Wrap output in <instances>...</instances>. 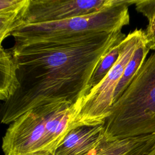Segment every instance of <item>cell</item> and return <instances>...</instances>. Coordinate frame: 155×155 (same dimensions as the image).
I'll return each mask as SVG.
<instances>
[{
  "label": "cell",
  "mask_w": 155,
  "mask_h": 155,
  "mask_svg": "<svg viewBox=\"0 0 155 155\" xmlns=\"http://www.w3.org/2000/svg\"><path fill=\"white\" fill-rule=\"evenodd\" d=\"M30 0H0V44L25 25Z\"/></svg>",
  "instance_id": "obj_9"
},
{
  "label": "cell",
  "mask_w": 155,
  "mask_h": 155,
  "mask_svg": "<svg viewBox=\"0 0 155 155\" xmlns=\"http://www.w3.org/2000/svg\"><path fill=\"white\" fill-rule=\"evenodd\" d=\"M74 104L61 100L34 107L17 118L2 137L4 155H54L73 124Z\"/></svg>",
  "instance_id": "obj_2"
},
{
  "label": "cell",
  "mask_w": 155,
  "mask_h": 155,
  "mask_svg": "<svg viewBox=\"0 0 155 155\" xmlns=\"http://www.w3.org/2000/svg\"><path fill=\"white\" fill-rule=\"evenodd\" d=\"M136 0H119L100 12L67 20L26 24L12 33L15 42L71 37L77 35L122 31L129 24L128 7Z\"/></svg>",
  "instance_id": "obj_4"
},
{
  "label": "cell",
  "mask_w": 155,
  "mask_h": 155,
  "mask_svg": "<svg viewBox=\"0 0 155 155\" xmlns=\"http://www.w3.org/2000/svg\"><path fill=\"white\" fill-rule=\"evenodd\" d=\"M105 124L85 125L72 129L54 155H84L96 147L105 137Z\"/></svg>",
  "instance_id": "obj_7"
},
{
  "label": "cell",
  "mask_w": 155,
  "mask_h": 155,
  "mask_svg": "<svg viewBox=\"0 0 155 155\" xmlns=\"http://www.w3.org/2000/svg\"><path fill=\"white\" fill-rule=\"evenodd\" d=\"M104 126L109 140L155 133V51L113 104Z\"/></svg>",
  "instance_id": "obj_3"
},
{
  "label": "cell",
  "mask_w": 155,
  "mask_h": 155,
  "mask_svg": "<svg viewBox=\"0 0 155 155\" xmlns=\"http://www.w3.org/2000/svg\"><path fill=\"white\" fill-rule=\"evenodd\" d=\"M143 36L142 29L128 33L121 43L118 59L110 71L99 84L74 104L75 127L105 124L111 113L117 84Z\"/></svg>",
  "instance_id": "obj_5"
},
{
  "label": "cell",
  "mask_w": 155,
  "mask_h": 155,
  "mask_svg": "<svg viewBox=\"0 0 155 155\" xmlns=\"http://www.w3.org/2000/svg\"><path fill=\"white\" fill-rule=\"evenodd\" d=\"M149 51L150 49L147 45L144 36L139 42L133 56L125 67L122 76L117 84L114 93V103L122 96L136 76L145 61Z\"/></svg>",
  "instance_id": "obj_11"
},
{
  "label": "cell",
  "mask_w": 155,
  "mask_h": 155,
  "mask_svg": "<svg viewBox=\"0 0 155 155\" xmlns=\"http://www.w3.org/2000/svg\"><path fill=\"white\" fill-rule=\"evenodd\" d=\"M126 37L122 31L15 42L10 49L20 87L1 107L10 124L29 110L53 101L83 97L98 64Z\"/></svg>",
  "instance_id": "obj_1"
},
{
  "label": "cell",
  "mask_w": 155,
  "mask_h": 155,
  "mask_svg": "<svg viewBox=\"0 0 155 155\" xmlns=\"http://www.w3.org/2000/svg\"><path fill=\"white\" fill-rule=\"evenodd\" d=\"M17 65L10 49L0 47V99L5 102L20 87Z\"/></svg>",
  "instance_id": "obj_10"
},
{
  "label": "cell",
  "mask_w": 155,
  "mask_h": 155,
  "mask_svg": "<svg viewBox=\"0 0 155 155\" xmlns=\"http://www.w3.org/2000/svg\"><path fill=\"white\" fill-rule=\"evenodd\" d=\"M144 36L147 47L155 51V12L148 19V24L144 30Z\"/></svg>",
  "instance_id": "obj_13"
},
{
  "label": "cell",
  "mask_w": 155,
  "mask_h": 155,
  "mask_svg": "<svg viewBox=\"0 0 155 155\" xmlns=\"http://www.w3.org/2000/svg\"><path fill=\"white\" fill-rule=\"evenodd\" d=\"M143 155H155V145L150 151L143 154Z\"/></svg>",
  "instance_id": "obj_14"
},
{
  "label": "cell",
  "mask_w": 155,
  "mask_h": 155,
  "mask_svg": "<svg viewBox=\"0 0 155 155\" xmlns=\"http://www.w3.org/2000/svg\"><path fill=\"white\" fill-rule=\"evenodd\" d=\"M122 42L114 47L98 64L87 85L85 94L91 88L99 84L113 67L118 59Z\"/></svg>",
  "instance_id": "obj_12"
},
{
  "label": "cell",
  "mask_w": 155,
  "mask_h": 155,
  "mask_svg": "<svg viewBox=\"0 0 155 155\" xmlns=\"http://www.w3.org/2000/svg\"><path fill=\"white\" fill-rule=\"evenodd\" d=\"M119 0H30L25 25L67 20L100 12Z\"/></svg>",
  "instance_id": "obj_6"
},
{
  "label": "cell",
  "mask_w": 155,
  "mask_h": 155,
  "mask_svg": "<svg viewBox=\"0 0 155 155\" xmlns=\"http://www.w3.org/2000/svg\"><path fill=\"white\" fill-rule=\"evenodd\" d=\"M155 145V133L109 140L105 137L84 155H143Z\"/></svg>",
  "instance_id": "obj_8"
}]
</instances>
